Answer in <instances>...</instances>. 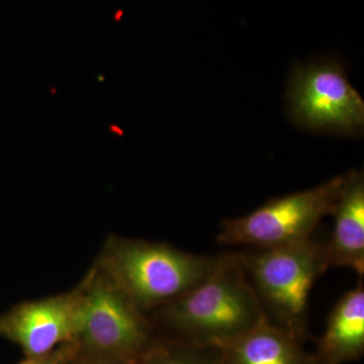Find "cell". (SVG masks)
<instances>
[{
	"label": "cell",
	"mask_w": 364,
	"mask_h": 364,
	"mask_svg": "<svg viewBox=\"0 0 364 364\" xmlns=\"http://www.w3.org/2000/svg\"><path fill=\"white\" fill-rule=\"evenodd\" d=\"M170 340L222 347L264 320L238 252L221 254L212 273L181 298L148 314Z\"/></svg>",
	"instance_id": "6da1fadb"
},
{
	"label": "cell",
	"mask_w": 364,
	"mask_h": 364,
	"mask_svg": "<svg viewBox=\"0 0 364 364\" xmlns=\"http://www.w3.org/2000/svg\"><path fill=\"white\" fill-rule=\"evenodd\" d=\"M220 255H200L158 243L111 236L95 267L146 315L202 284Z\"/></svg>",
	"instance_id": "7a4b0ae2"
},
{
	"label": "cell",
	"mask_w": 364,
	"mask_h": 364,
	"mask_svg": "<svg viewBox=\"0 0 364 364\" xmlns=\"http://www.w3.org/2000/svg\"><path fill=\"white\" fill-rule=\"evenodd\" d=\"M238 255L264 320L305 344L311 291L329 268L325 241L311 237L277 247L247 248Z\"/></svg>",
	"instance_id": "3957f363"
},
{
	"label": "cell",
	"mask_w": 364,
	"mask_h": 364,
	"mask_svg": "<svg viewBox=\"0 0 364 364\" xmlns=\"http://www.w3.org/2000/svg\"><path fill=\"white\" fill-rule=\"evenodd\" d=\"M83 282L85 306L75 339L78 358L145 364L161 339L149 317L97 267Z\"/></svg>",
	"instance_id": "277c9868"
},
{
	"label": "cell",
	"mask_w": 364,
	"mask_h": 364,
	"mask_svg": "<svg viewBox=\"0 0 364 364\" xmlns=\"http://www.w3.org/2000/svg\"><path fill=\"white\" fill-rule=\"evenodd\" d=\"M346 174L317 188L272 198L243 217L222 222L217 237L221 245L268 248L311 238L327 215H331Z\"/></svg>",
	"instance_id": "5b68a950"
},
{
	"label": "cell",
	"mask_w": 364,
	"mask_h": 364,
	"mask_svg": "<svg viewBox=\"0 0 364 364\" xmlns=\"http://www.w3.org/2000/svg\"><path fill=\"white\" fill-rule=\"evenodd\" d=\"M287 100L291 117L303 128L341 135H355L363 131V97L350 85L338 62L294 67Z\"/></svg>",
	"instance_id": "8992f818"
},
{
	"label": "cell",
	"mask_w": 364,
	"mask_h": 364,
	"mask_svg": "<svg viewBox=\"0 0 364 364\" xmlns=\"http://www.w3.org/2000/svg\"><path fill=\"white\" fill-rule=\"evenodd\" d=\"M85 306V282L66 293L26 301L0 315V336L26 358L45 355L75 341Z\"/></svg>",
	"instance_id": "52a82bcc"
},
{
	"label": "cell",
	"mask_w": 364,
	"mask_h": 364,
	"mask_svg": "<svg viewBox=\"0 0 364 364\" xmlns=\"http://www.w3.org/2000/svg\"><path fill=\"white\" fill-rule=\"evenodd\" d=\"M331 234L325 241L329 267L364 274V176L358 170L346 173L343 189L332 214Z\"/></svg>",
	"instance_id": "ba28073f"
},
{
	"label": "cell",
	"mask_w": 364,
	"mask_h": 364,
	"mask_svg": "<svg viewBox=\"0 0 364 364\" xmlns=\"http://www.w3.org/2000/svg\"><path fill=\"white\" fill-rule=\"evenodd\" d=\"M364 353V284L363 277L332 309L326 329L316 340L317 364H343L359 360Z\"/></svg>",
	"instance_id": "9c48e42d"
},
{
	"label": "cell",
	"mask_w": 364,
	"mask_h": 364,
	"mask_svg": "<svg viewBox=\"0 0 364 364\" xmlns=\"http://www.w3.org/2000/svg\"><path fill=\"white\" fill-rule=\"evenodd\" d=\"M220 348L224 364H317L304 343L265 320Z\"/></svg>",
	"instance_id": "30bf717a"
},
{
	"label": "cell",
	"mask_w": 364,
	"mask_h": 364,
	"mask_svg": "<svg viewBox=\"0 0 364 364\" xmlns=\"http://www.w3.org/2000/svg\"><path fill=\"white\" fill-rule=\"evenodd\" d=\"M145 364H224L221 348L161 338Z\"/></svg>",
	"instance_id": "8fae6325"
},
{
	"label": "cell",
	"mask_w": 364,
	"mask_h": 364,
	"mask_svg": "<svg viewBox=\"0 0 364 364\" xmlns=\"http://www.w3.org/2000/svg\"><path fill=\"white\" fill-rule=\"evenodd\" d=\"M77 344L75 341H72L61 345L45 355L26 358L18 364H73L77 358Z\"/></svg>",
	"instance_id": "7c38bea8"
},
{
	"label": "cell",
	"mask_w": 364,
	"mask_h": 364,
	"mask_svg": "<svg viewBox=\"0 0 364 364\" xmlns=\"http://www.w3.org/2000/svg\"><path fill=\"white\" fill-rule=\"evenodd\" d=\"M73 364H117L109 363V361L104 360H97V359H90V358H76L75 360H74Z\"/></svg>",
	"instance_id": "4fadbf2b"
}]
</instances>
